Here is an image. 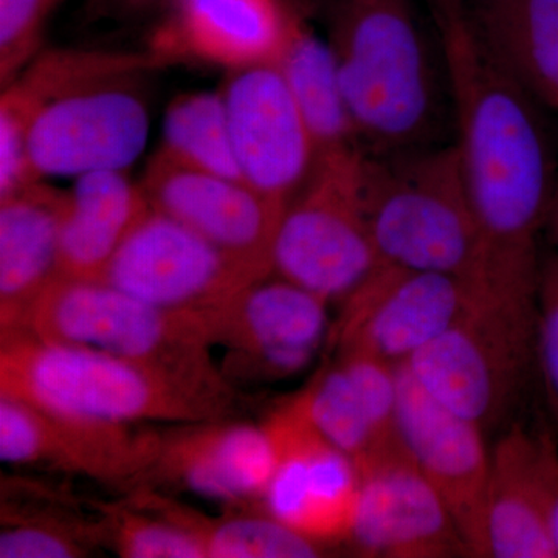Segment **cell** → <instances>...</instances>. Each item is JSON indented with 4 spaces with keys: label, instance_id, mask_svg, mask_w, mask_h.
<instances>
[{
    "label": "cell",
    "instance_id": "6da1fadb",
    "mask_svg": "<svg viewBox=\"0 0 558 558\" xmlns=\"http://www.w3.org/2000/svg\"><path fill=\"white\" fill-rule=\"evenodd\" d=\"M436 21L449 73L453 143L497 292L537 299L539 238L558 193L546 109L502 75L459 14Z\"/></svg>",
    "mask_w": 558,
    "mask_h": 558
},
{
    "label": "cell",
    "instance_id": "7a4b0ae2",
    "mask_svg": "<svg viewBox=\"0 0 558 558\" xmlns=\"http://www.w3.org/2000/svg\"><path fill=\"white\" fill-rule=\"evenodd\" d=\"M329 44L363 153L453 138L442 46H429L410 0H339Z\"/></svg>",
    "mask_w": 558,
    "mask_h": 558
},
{
    "label": "cell",
    "instance_id": "3957f363",
    "mask_svg": "<svg viewBox=\"0 0 558 558\" xmlns=\"http://www.w3.org/2000/svg\"><path fill=\"white\" fill-rule=\"evenodd\" d=\"M362 194L381 263L450 275L495 292L453 140L363 153Z\"/></svg>",
    "mask_w": 558,
    "mask_h": 558
},
{
    "label": "cell",
    "instance_id": "277c9868",
    "mask_svg": "<svg viewBox=\"0 0 558 558\" xmlns=\"http://www.w3.org/2000/svg\"><path fill=\"white\" fill-rule=\"evenodd\" d=\"M0 396L60 416L146 425L219 421L233 400L97 349L2 330Z\"/></svg>",
    "mask_w": 558,
    "mask_h": 558
},
{
    "label": "cell",
    "instance_id": "5b68a950",
    "mask_svg": "<svg viewBox=\"0 0 558 558\" xmlns=\"http://www.w3.org/2000/svg\"><path fill=\"white\" fill-rule=\"evenodd\" d=\"M13 329L97 349L233 400L213 359L204 318L160 310L102 279L58 277Z\"/></svg>",
    "mask_w": 558,
    "mask_h": 558
},
{
    "label": "cell",
    "instance_id": "8992f818",
    "mask_svg": "<svg viewBox=\"0 0 558 558\" xmlns=\"http://www.w3.org/2000/svg\"><path fill=\"white\" fill-rule=\"evenodd\" d=\"M537 300L480 296L405 363L414 380L484 432L505 424L535 366Z\"/></svg>",
    "mask_w": 558,
    "mask_h": 558
},
{
    "label": "cell",
    "instance_id": "52a82bcc",
    "mask_svg": "<svg viewBox=\"0 0 558 558\" xmlns=\"http://www.w3.org/2000/svg\"><path fill=\"white\" fill-rule=\"evenodd\" d=\"M362 159V148L319 157L275 238L274 275L329 304L351 295L380 263L363 205Z\"/></svg>",
    "mask_w": 558,
    "mask_h": 558
},
{
    "label": "cell",
    "instance_id": "ba28073f",
    "mask_svg": "<svg viewBox=\"0 0 558 558\" xmlns=\"http://www.w3.org/2000/svg\"><path fill=\"white\" fill-rule=\"evenodd\" d=\"M329 303L270 275L205 318L209 347L223 349V379L278 381L304 373L329 337Z\"/></svg>",
    "mask_w": 558,
    "mask_h": 558
},
{
    "label": "cell",
    "instance_id": "9c48e42d",
    "mask_svg": "<svg viewBox=\"0 0 558 558\" xmlns=\"http://www.w3.org/2000/svg\"><path fill=\"white\" fill-rule=\"evenodd\" d=\"M142 76L100 81L40 105L27 138L36 179L126 171L149 137L148 106L135 87Z\"/></svg>",
    "mask_w": 558,
    "mask_h": 558
},
{
    "label": "cell",
    "instance_id": "30bf717a",
    "mask_svg": "<svg viewBox=\"0 0 558 558\" xmlns=\"http://www.w3.org/2000/svg\"><path fill=\"white\" fill-rule=\"evenodd\" d=\"M260 279L189 227L153 208L128 234L102 277L145 303L196 317L220 310Z\"/></svg>",
    "mask_w": 558,
    "mask_h": 558
},
{
    "label": "cell",
    "instance_id": "8fae6325",
    "mask_svg": "<svg viewBox=\"0 0 558 558\" xmlns=\"http://www.w3.org/2000/svg\"><path fill=\"white\" fill-rule=\"evenodd\" d=\"M277 450V469L263 509L319 545L348 542L360 495L354 459L315 427L307 388L264 422Z\"/></svg>",
    "mask_w": 558,
    "mask_h": 558
},
{
    "label": "cell",
    "instance_id": "7c38bea8",
    "mask_svg": "<svg viewBox=\"0 0 558 558\" xmlns=\"http://www.w3.org/2000/svg\"><path fill=\"white\" fill-rule=\"evenodd\" d=\"M492 290L435 271L380 263L341 301L333 328L343 352H359L405 365Z\"/></svg>",
    "mask_w": 558,
    "mask_h": 558
},
{
    "label": "cell",
    "instance_id": "4fadbf2b",
    "mask_svg": "<svg viewBox=\"0 0 558 558\" xmlns=\"http://www.w3.org/2000/svg\"><path fill=\"white\" fill-rule=\"evenodd\" d=\"M400 446L449 509L469 557L488 556L486 432L429 396L399 366Z\"/></svg>",
    "mask_w": 558,
    "mask_h": 558
},
{
    "label": "cell",
    "instance_id": "5bb4252c",
    "mask_svg": "<svg viewBox=\"0 0 558 558\" xmlns=\"http://www.w3.org/2000/svg\"><path fill=\"white\" fill-rule=\"evenodd\" d=\"M149 207L189 227L255 271L274 275V245L286 204L240 180L180 165L157 153L143 175Z\"/></svg>",
    "mask_w": 558,
    "mask_h": 558
},
{
    "label": "cell",
    "instance_id": "9a60e30c",
    "mask_svg": "<svg viewBox=\"0 0 558 558\" xmlns=\"http://www.w3.org/2000/svg\"><path fill=\"white\" fill-rule=\"evenodd\" d=\"M244 182L288 205L318 163L311 132L275 64L236 70L222 90Z\"/></svg>",
    "mask_w": 558,
    "mask_h": 558
},
{
    "label": "cell",
    "instance_id": "2e32d148",
    "mask_svg": "<svg viewBox=\"0 0 558 558\" xmlns=\"http://www.w3.org/2000/svg\"><path fill=\"white\" fill-rule=\"evenodd\" d=\"M360 495L348 543L368 557L469 556L449 509L402 446L357 465Z\"/></svg>",
    "mask_w": 558,
    "mask_h": 558
},
{
    "label": "cell",
    "instance_id": "e0dca14e",
    "mask_svg": "<svg viewBox=\"0 0 558 558\" xmlns=\"http://www.w3.org/2000/svg\"><path fill=\"white\" fill-rule=\"evenodd\" d=\"M558 450L545 433L510 424L490 449L487 488L488 556L557 557L553 513Z\"/></svg>",
    "mask_w": 558,
    "mask_h": 558
},
{
    "label": "cell",
    "instance_id": "ac0fdd59",
    "mask_svg": "<svg viewBox=\"0 0 558 558\" xmlns=\"http://www.w3.org/2000/svg\"><path fill=\"white\" fill-rule=\"evenodd\" d=\"M293 14L281 0H183L156 32L150 53L236 70L275 64Z\"/></svg>",
    "mask_w": 558,
    "mask_h": 558
},
{
    "label": "cell",
    "instance_id": "d6986e66",
    "mask_svg": "<svg viewBox=\"0 0 558 558\" xmlns=\"http://www.w3.org/2000/svg\"><path fill=\"white\" fill-rule=\"evenodd\" d=\"M277 469V450L263 425L197 422L167 436L154 472L220 502L263 499Z\"/></svg>",
    "mask_w": 558,
    "mask_h": 558
},
{
    "label": "cell",
    "instance_id": "ffe728a7",
    "mask_svg": "<svg viewBox=\"0 0 558 558\" xmlns=\"http://www.w3.org/2000/svg\"><path fill=\"white\" fill-rule=\"evenodd\" d=\"M307 392L315 427L355 464L399 444V366L343 352Z\"/></svg>",
    "mask_w": 558,
    "mask_h": 558
},
{
    "label": "cell",
    "instance_id": "44dd1931",
    "mask_svg": "<svg viewBox=\"0 0 558 558\" xmlns=\"http://www.w3.org/2000/svg\"><path fill=\"white\" fill-rule=\"evenodd\" d=\"M459 16L494 68L558 110V0H468Z\"/></svg>",
    "mask_w": 558,
    "mask_h": 558
},
{
    "label": "cell",
    "instance_id": "7402d4cb",
    "mask_svg": "<svg viewBox=\"0 0 558 558\" xmlns=\"http://www.w3.org/2000/svg\"><path fill=\"white\" fill-rule=\"evenodd\" d=\"M68 191L33 183L0 201V322L16 328L60 275V234Z\"/></svg>",
    "mask_w": 558,
    "mask_h": 558
},
{
    "label": "cell",
    "instance_id": "603a6c76",
    "mask_svg": "<svg viewBox=\"0 0 558 558\" xmlns=\"http://www.w3.org/2000/svg\"><path fill=\"white\" fill-rule=\"evenodd\" d=\"M149 208L142 185L126 171L76 178L62 213L61 277L102 279L117 250Z\"/></svg>",
    "mask_w": 558,
    "mask_h": 558
},
{
    "label": "cell",
    "instance_id": "cb8c5ba5",
    "mask_svg": "<svg viewBox=\"0 0 558 558\" xmlns=\"http://www.w3.org/2000/svg\"><path fill=\"white\" fill-rule=\"evenodd\" d=\"M35 410L38 436L32 465H51L108 484L131 483L156 468L163 438L142 425L106 424Z\"/></svg>",
    "mask_w": 558,
    "mask_h": 558
},
{
    "label": "cell",
    "instance_id": "d4e9b609",
    "mask_svg": "<svg viewBox=\"0 0 558 558\" xmlns=\"http://www.w3.org/2000/svg\"><path fill=\"white\" fill-rule=\"evenodd\" d=\"M275 65L299 106L318 159L362 148L329 40L319 39L299 17H293L284 49Z\"/></svg>",
    "mask_w": 558,
    "mask_h": 558
},
{
    "label": "cell",
    "instance_id": "484cf974",
    "mask_svg": "<svg viewBox=\"0 0 558 558\" xmlns=\"http://www.w3.org/2000/svg\"><path fill=\"white\" fill-rule=\"evenodd\" d=\"M159 153L194 170L244 182L222 92H193L175 98L165 113Z\"/></svg>",
    "mask_w": 558,
    "mask_h": 558
},
{
    "label": "cell",
    "instance_id": "4316f807",
    "mask_svg": "<svg viewBox=\"0 0 558 558\" xmlns=\"http://www.w3.org/2000/svg\"><path fill=\"white\" fill-rule=\"evenodd\" d=\"M201 529L207 558H312L326 546L304 537L263 509Z\"/></svg>",
    "mask_w": 558,
    "mask_h": 558
},
{
    "label": "cell",
    "instance_id": "83f0119b",
    "mask_svg": "<svg viewBox=\"0 0 558 558\" xmlns=\"http://www.w3.org/2000/svg\"><path fill=\"white\" fill-rule=\"evenodd\" d=\"M112 542L120 556L131 558H204L207 557L199 529L185 519H149L138 513H110Z\"/></svg>",
    "mask_w": 558,
    "mask_h": 558
},
{
    "label": "cell",
    "instance_id": "f1b7e54d",
    "mask_svg": "<svg viewBox=\"0 0 558 558\" xmlns=\"http://www.w3.org/2000/svg\"><path fill=\"white\" fill-rule=\"evenodd\" d=\"M62 0H0V83L10 84L39 53L44 31Z\"/></svg>",
    "mask_w": 558,
    "mask_h": 558
},
{
    "label": "cell",
    "instance_id": "f546056e",
    "mask_svg": "<svg viewBox=\"0 0 558 558\" xmlns=\"http://www.w3.org/2000/svg\"><path fill=\"white\" fill-rule=\"evenodd\" d=\"M535 366L542 377L546 405L558 429V248L542 258L539 266Z\"/></svg>",
    "mask_w": 558,
    "mask_h": 558
},
{
    "label": "cell",
    "instance_id": "4dcf8cb0",
    "mask_svg": "<svg viewBox=\"0 0 558 558\" xmlns=\"http://www.w3.org/2000/svg\"><path fill=\"white\" fill-rule=\"evenodd\" d=\"M86 556V546L58 523H17L0 534L2 558H73Z\"/></svg>",
    "mask_w": 558,
    "mask_h": 558
},
{
    "label": "cell",
    "instance_id": "1f68e13d",
    "mask_svg": "<svg viewBox=\"0 0 558 558\" xmlns=\"http://www.w3.org/2000/svg\"><path fill=\"white\" fill-rule=\"evenodd\" d=\"M94 20L131 21L170 10L167 0H86Z\"/></svg>",
    "mask_w": 558,
    "mask_h": 558
},
{
    "label": "cell",
    "instance_id": "d6a6232c",
    "mask_svg": "<svg viewBox=\"0 0 558 558\" xmlns=\"http://www.w3.org/2000/svg\"><path fill=\"white\" fill-rule=\"evenodd\" d=\"M428 2L433 9V16H435V20H439V17L461 14L468 0H428Z\"/></svg>",
    "mask_w": 558,
    "mask_h": 558
},
{
    "label": "cell",
    "instance_id": "836d02e7",
    "mask_svg": "<svg viewBox=\"0 0 558 558\" xmlns=\"http://www.w3.org/2000/svg\"><path fill=\"white\" fill-rule=\"evenodd\" d=\"M546 230H549L550 236H553V240L556 242L558 248V193L556 202H554L553 211H550L548 227H546Z\"/></svg>",
    "mask_w": 558,
    "mask_h": 558
},
{
    "label": "cell",
    "instance_id": "e575fe53",
    "mask_svg": "<svg viewBox=\"0 0 558 558\" xmlns=\"http://www.w3.org/2000/svg\"><path fill=\"white\" fill-rule=\"evenodd\" d=\"M553 538H554V546H556V553L558 557V497L556 501V506H554V513H553Z\"/></svg>",
    "mask_w": 558,
    "mask_h": 558
},
{
    "label": "cell",
    "instance_id": "d590c367",
    "mask_svg": "<svg viewBox=\"0 0 558 558\" xmlns=\"http://www.w3.org/2000/svg\"><path fill=\"white\" fill-rule=\"evenodd\" d=\"M183 0H167L168 7H170V10H174L175 7L179 5V3H182Z\"/></svg>",
    "mask_w": 558,
    "mask_h": 558
}]
</instances>
